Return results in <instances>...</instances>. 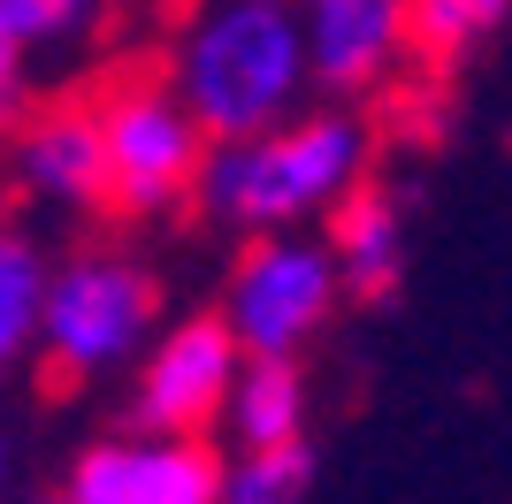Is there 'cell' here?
<instances>
[{
	"label": "cell",
	"mask_w": 512,
	"mask_h": 504,
	"mask_svg": "<svg viewBox=\"0 0 512 504\" xmlns=\"http://www.w3.org/2000/svg\"><path fill=\"white\" fill-rule=\"evenodd\" d=\"M314 489V451L299 443H276V451H245L222 482V504H306Z\"/></svg>",
	"instance_id": "9a60e30c"
},
{
	"label": "cell",
	"mask_w": 512,
	"mask_h": 504,
	"mask_svg": "<svg viewBox=\"0 0 512 504\" xmlns=\"http://www.w3.org/2000/svg\"><path fill=\"white\" fill-rule=\"evenodd\" d=\"M230 436L237 451H276V443L306 436V375L299 359H253L245 352V375L230 390Z\"/></svg>",
	"instance_id": "8fae6325"
},
{
	"label": "cell",
	"mask_w": 512,
	"mask_h": 504,
	"mask_svg": "<svg viewBox=\"0 0 512 504\" xmlns=\"http://www.w3.org/2000/svg\"><path fill=\"white\" fill-rule=\"evenodd\" d=\"M8 184L46 214H107V138H100V107L92 84L77 92H31V107L8 130Z\"/></svg>",
	"instance_id": "8992f818"
},
{
	"label": "cell",
	"mask_w": 512,
	"mask_h": 504,
	"mask_svg": "<svg viewBox=\"0 0 512 504\" xmlns=\"http://www.w3.org/2000/svg\"><path fill=\"white\" fill-rule=\"evenodd\" d=\"M283 8H306V0H283Z\"/></svg>",
	"instance_id": "d6986e66"
},
{
	"label": "cell",
	"mask_w": 512,
	"mask_h": 504,
	"mask_svg": "<svg viewBox=\"0 0 512 504\" xmlns=\"http://www.w3.org/2000/svg\"><path fill=\"white\" fill-rule=\"evenodd\" d=\"M321 237H329V252H337L344 298H360V306L398 298V283H406V245H413L406 184H390L383 168H375V176H360V184L329 207Z\"/></svg>",
	"instance_id": "9c48e42d"
},
{
	"label": "cell",
	"mask_w": 512,
	"mask_h": 504,
	"mask_svg": "<svg viewBox=\"0 0 512 504\" xmlns=\"http://www.w3.org/2000/svg\"><path fill=\"white\" fill-rule=\"evenodd\" d=\"M92 107H100V138H107V214L130 222V230L192 214L214 138L199 130V115L169 84V69L115 62L92 84Z\"/></svg>",
	"instance_id": "3957f363"
},
{
	"label": "cell",
	"mask_w": 512,
	"mask_h": 504,
	"mask_svg": "<svg viewBox=\"0 0 512 504\" xmlns=\"http://www.w3.org/2000/svg\"><path fill=\"white\" fill-rule=\"evenodd\" d=\"M23 107H31V54L0 46V153H8V130H16Z\"/></svg>",
	"instance_id": "e0dca14e"
},
{
	"label": "cell",
	"mask_w": 512,
	"mask_h": 504,
	"mask_svg": "<svg viewBox=\"0 0 512 504\" xmlns=\"http://www.w3.org/2000/svg\"><path fill=\"white\" fill-rule=\"evenodd\" d=\"M161 321V275L123 245H85L54 260L39 298V359H46V390L92 382L107 367H123L153 344Z\"/></svg>",
	"instance_id": "277c9868"
},
{
	"label": "cell",
	"mask_w": 512,
	"mask_h": 504,
	"mask_svg": "<svg viewBox=\"0 0 512 504\" xmlns=\"http://www.w3.org/2000/svg\"><path fill=\"white\" fill-rule=\"evenodd\" d=\"M62 504H130V443H92L85 459L69 466Z\"/></svg>",
	"instance_id": "2e32d148"
},
{
	"label": "cell",
	"mask_w": 512,
	"mask_h": 504,
	"mask_svg": "<svg viewBox=\"0 0 512 504\" xmlns=\"http://www.w3.org/2000/svg\"><path fill=\"white\" fill-rule=\"evenodd\" d=\"M344 298L337 252L329 237L306 230H268V237H237L230 283H222V314H230L237 344L253 359H299Z\"/></svg>",
	"instance_id": "5b68a950"
},
{
	"label": "cell",
	"mask_w": 512,
	"mask_h": 504,
	"mask_svg": "<svg viewBox=\"0 0 512 504\" xmlns=\"http://www.w3.org/2000/svg\"><path fill=\"white\" fill-rule=\"evenodd\" d=\"M54 260L39 252V237L0 222V375L16 367L23 352H39V298Z\"/></svg>",
	"instance_id": "4fadbf2b"
},
{
	"label": "cell",
	"mask_w": 512,
	"mask_h": 504,
	"mask_svg": "<svg viewBox=\"0 0 512 504\" xmlns=\"http://www.w3.org/2000/svg\"><path fill=\"white\" fill-rule=\"evenodd\" d=\"M512 23V0H413V77H459Z\"/></svg>",
	"instance_id": "7c38bea8"
},
{
	"label": "cell",
	"mask_w": 512,
	"mask_h": 504,
	"mask_svg": "<svg viewBox=\"0 0 512 504\" xmlns=\"http://www.w3.org/2000/svg\"><path fill=\"white\" fill-rule=\"evenodd\" d=\"M100 16H107V0H0V46L62 54V46L100 31Z\"/></svg>",
	"instance_id": "5bb4252c"
},
{
	"label": "cell",
	"mask_w": 512,
	"mask_h": 504,
	"mask_svg": "<svg viewBox=\"0 0 512 504\" xmlns=\"http://www.w3.org/2000/svg\"><path fill=\"white\" fill-rule=\"evenodd\" d=\"M0 474H8V443H0Z\"/></svg>",
	"instance_id": "ac0fdd59"
},
{
	"label": "cell",
	"mask_w": 512,
	"mask_h": 504,
	"mask_svg": "<svg viewBox=\"0 0 512 504\" xmlns=\"http://www.w3.org/2000/svg\"><path fill=\"white\" fill-rule=\"evenodd\" d=\"M299 23L314 46L321 100L383 107L413 77V0H306Z\"/></svg>",
	"instance_id": "ba28073f"
},
{
	"label": "cell",
	"mask_w": 512,
	"mask_h": 504,
	"mask_svg": "<svg viewBox=\"0 0 512 504\" xmlns=\"http://www.w3.org/2000/svg\"><path fill=\"white\" fill-rule=\"evenodd\" d=\"M230 459L214 436H130V504H222Z\"/></svg>",
	"instance_id": "30bf717a"
},
{
	"label": "cell",
	"mask_w": 512,
	"mask_h": 504,
	"mask_svg": "<svg viewBox=\"0 0 512 504\" xmlns=\"http://www.w3.org/2000/svg\"><path fill=\"white\" fill-rule=\"evenodd\" d=\"M245 375V344L230 314H192L161 329L138 367V428L146 436H199L230 413V390Z\"/></svg>",
	"instance_id": "52a82bcc"
},
{
	"label": "cell",
	"mask_w": 512,
	"mask_h": 504,
	"mask_svg": "<svg viewBox=\"0 0 512 504\" xmlns=\"http://www.w3.org/2000/svg\"><path fill=\"white\" fill-rule=\"evenodd\" d=\"M383 161V123L367 100H314L283 115L260 138H230L207 153L199 176V214L230 237H268V230H306L329 222L344 191L375 176Z\"/></svg>",
	"instance_id": "6da1fadb"
},
{
	"label": "cell",
	"mask_w": 512,
	"mask_h": 504,
	"mask_svg": "<svg viewBox=\"0 0 512 504\" xmlns=\"http://www.w3.org/2000/svg\"><path fill=\"white\" fill-rule=\"evenodd\" d=\"M161 69L214 146L260 138L321 100L306 23L283 0H192L161 46Z\"/></svg>",
	"instance_id": "7a4b0ae2"
}]
</instances>
